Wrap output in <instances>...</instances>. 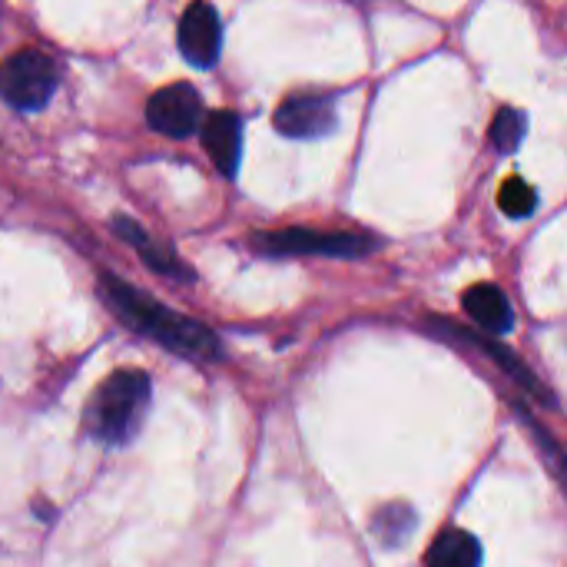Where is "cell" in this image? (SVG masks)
<instances>
[{
    "instance_id": "1",
    "label": "cell",
    "mask_w": 567,
    "mask_h": 567,
    "mask_svg": "<svg viewBox=\"0 0 567 567\" xmlns=\"http://www.w3.org/2000/svg\"><path fill=\"white\" fill-rule=\"evenodd\" d=\"M100 286H103V296H106L110 309L126 326H133L136 332L156 339L159 346H166V349H173V352H179L186 359H219V342L206 326L159 306L156 299L136 292L130 282H123L116 276H103Z\"/></svg>"
},
{
    "instance_id": "2",
    "label": "cell",
    "mask_w": 567,
    "mask_h": 567,
    "mask_svg": "<svg viewBox=\"0 0 567 567\" xmlns=\"http://www.w3.org/2000/svg\"><path fill=\"white\" fill-rule=\"evenodd\" d=\"M150 405V375L136 369L113 372L86 402V429L103 445H126L143 425Z\"/></svg>"
},
{
    "instance_id": "3",
    "label": "cell",
    "mask_w": 567,
    "mask_h": 567,
    "mask_svg": "<svg viewBox=\"0 0 567 567\" xmlns=\"http://www.w3.org/2000/svg\"><path fill=\"white\" fill-rule=\"evenodd\" d=\"M60 86V70L43 50H20L0 63V96L13 110L33 113L50 103Z\"/></svg>"
},
{
    "instance_id": "4",
    "label": "cell",
    "mask_w": 567,
    "mask_h": 567,
    "mask_svg": "<svg viewBox=\"0 0 567 567\" xmlns=\"http://www.w3.org/2000/svg\"><path fill=\"white\" fill-rule=\"evenodd\" d=\"M256 246L272 256H365L375 249V239L359 233H319V229H282L256 236Z\"/></svg>"
},
{
    "instance_id": "5",
    "label": "cell",
    "mask_w": 567,
    "mask_h": 567,
    "mask_svg": "<svg viewBox=\"0 0 567 567\" xmlns=\"http://www.w3.org/2000/svg\"><path fill=\"white\" fill-rule=\"evenodd\" d=\"M146 123L173 140H186L199 130L203 123V96L189 83H173L163 86L150 96L146 103Z\"/></svg>"
},
{
    "instance_id": "6",
    "label": "cell",
    "mask_w": 567,
    "mask_h": 567,
    "mask_svg": "<svg viewBox=\"0 0 567 567\" xmlns=\"http://www.w3.org/2000/svg\"><path fill=\"white\" fill-rule=\"evenodd\" d=\"M272 123L289 140H319L336 130V100L326 93H296L276 110Z\"/></svg>"
},
{
    "instance_id": "7",
    "label": "cell",
    "mask_w": 567,
    "mask_h": 567,
    "mask_svg": "<svg viewBox=\"0 0 567 567\" xmlns=\"http://www.w3.org/2000/svg\"><path fill=\"white\" fill-rule=\"evenodd\" d=\"M179 53L193 66H213L223 53V23L213 3L193 0L179 20Z\"/></svg>"
},
{
    "instance_id": "8",
    "label": "cell",
    "mask_w": 567,
    "mask_h": 567,
    "mask_svg": "<svg viewBox=\"0 0 567 567\" xmlns=\"http://www.w3.org/2000/svg\"><path fill=\"white\" fill-rule=\"evenodd\" d=\"M199 133H203V146L213 156L216 169L223 176H233L239 166V153H243V120L236 113L223 110V113L206 116L199 123Z\"/></svg>"
},
{
    "instance_id": "9",
    "label": "cell",
    "mask_w": 567,
    "mask_h": 567,
    "mask_svg": "<svg viewBox=\"0 0 567 567\" xmlns=\"http://www.w3.org/2000/svg\"><path fill=\"white\" fill-rule=\"evenodd\" d=\"M465 312H468V316L478 322V329L488 332V336H505V332H512V326H515V309H512L508 296H505L498 286H492V282L472 286V289L465 292Z\"/></svg>"
},
{
    "instance_id": "10",
    "label": "cell",
    "mask_w": 567,
    "mask_h": 567,
    "mask_svg": "<svg viewBox=\"0 0 567 567\" xmlns=\"http://www.w3.org/2000/svg\"><path fill=\"white\" fill-rule=\"evenodd\" d=\"M425 567H482V545L462 528L442 532L425 551Z\"/></svg>"
},
{
    "instance_id": "11",
    "label": "cell",
    "mask_w": 567,
    "mask_h": 567,
    "mask_svg": "<svg viewBox=\"0 0 567 567\" xmlns=\"http://www.w3.org/2000/svg\"><path fill=\"white\" fill-rule=\"evenodd\" d=\"M113 229L156 269V272H166V276H179V279H189V272L183 269V262L169 252V249H159L156 243H153V236L146 233V229H140L136 223H130V219H116L113 223Z\"/></svg>"
},
{
    "instance_id": "12",
    "label": "cell",
    "mask_w": 567,
    "mask_h": 567,
    "mask_svg": "<svg viewBox=\"0 0 567 567\" xmlns=\"http://www.w3.org/2000/svg\"><path fill=\"white\" fill-rule=\"evenodd\" d=\"M525 126H528V116L522 110H515V106H505L492 120V143L502 153H512L525 140Z\"/></svg>"
},
{
    "instance_id": "13",
    "label": "cell",
    "mask_w": 567,
    "mask_h": 567,
    "mask_svg": "<svg viewBox=\"0 0 567 567\" xmlns=\"http://www.w3.org/2000/svg\"><path fill=\"white\" fill-rule=\"evenodd\" d=\"M498 206L512 216V219H525L535 213L538 206V193L522 179V176H508L502 183V193H498Z\"/></svg>"
}]
</instances>
